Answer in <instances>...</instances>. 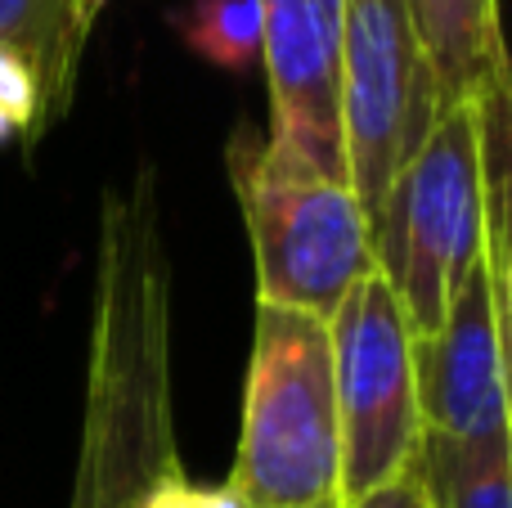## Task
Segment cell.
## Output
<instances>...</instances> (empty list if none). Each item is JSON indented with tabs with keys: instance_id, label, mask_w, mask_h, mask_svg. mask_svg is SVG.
I'll return each instance as SVG.
<instances>
[{
	"instance_id": "cell-1",
	"label": "cell",
	"mask_w": 512,
	"mask_h": 508,
	"mask_svg": "<svg viewBox=\"0 0 512 508\" xmlns=\"http://www.w3.org/2000/svg\"><path fill=\"white\" fill-rule=\"evenodd\" d=\"M337 396L328 320L256 302L239 450L225 482L248 508L337 504Z\"/></svg>"
},
{
	"instance_id": "cell-2",
	"label": "cell",
	"mask_w": 512,
	"mask_h": 508,
	"mask_svg": "<svg viewBox=\"0 0 512 508\" xmlns=\"http://www.w3.org/2000/svg\"><path fill=\"white\" fill-rule=\"evenodd\" d=\"M373 257L414 338L441 329L445 306L486 257L477 104L445 108L396 176L373 230Z\"/></svg>"
},
{
	"instance_id": "cell-3",
	"label": "cell",
	"mask_w": 512,
	"mask_h": 508,
	"mask_svg": "<svg viewBox=\"0 0 512 508\" xmlns=\"http://www.w3.org/2000/svg\"><path fill=\"white\" fill-rule=\"evenodd\" d=\"M230 180L256 261V302L328 315L378 270L373 234L351 185L310 171H274L261 158V135L239 131L230 144Z\"/></svg>"
},
{
	"instance_id": "cell-4",
	"label": "cell",
	"mask_w": 512,
	"mask_h": 508,
	"mask_svg": "<svg viewBox=\"0 0 512 508\" xmlns=\"http://www.w3.org/2000/svg\"><path fill=\"white\" fill-rule=\"evenodd\" d=\"M337 396V504L400 477L423 450V405L414 374V329L387 275L369 270L328 315Z\"/></svg>"
},
{
	"instance_id": "cell-5",
	"label": "cell",
	"mask_w": 512,
	"mask_h": 508,
	"mask_svg": "<svg viewBox=\"0 0 512 508\" xmlns=\"http://www.w3.org/2000/svg\"><path fill=\"white\" fill-rule=\"evenodd\" d=\"M337 108L346 185L373 234L396 176L441 117L432 63L405 0H342Z\"/></svg>"
},
{
	"instance_id": "cell-6",
	"label": "cell",
	"mask_w": 512,
	"mask_h": 508,
	"mask_svg": "<svg viewBox=\"0 0 512 508\" xmlns=\"http://www.w3.org/2000/svg\"><path fill=\"white\" fill-rule=\"evenodd\" d=\"M270 126L261 158L274 171H310L346 185L342 108V0H256Z\"/></svg>"
},
{
	"instance_id": "cell-7",
	"label": "cell",
	"mask_w": 512,
	"mask_h": 508,
	"mask_svg": "<svg viewBox=\"0 0 512 508\" xmlns=\"http://www.w3.org/2000/svg\"><path fill=\"white\" fill-rule=\"evenodd\" d=\"M427 437L490 446L512 441L508 419V275L481 257L445 306L436 333L414 338Z\"/></svg>"
},
{
	"instance_id": "cell-8",
	"label": "cell",
	"mask_w": 512,
	"mask_h": 508,
	"mask_svg": "<svg viewBox=\"0 0 512 508\" xmlns=\"http://www.w3.org/2000/svg\"><path fill=\"white\" fill-rule=\"evenodd\" d=\"M108 0H0V54L36 81L41 135L68 113L95 18Z\"/></svg>"
},
{
	"instance_id": "cell-9",
	"label": "cell",
	"mask_w": 512,
	"mask_h": 508,
	"mask_svg": "<svg viewBox=\"0 0 512 508\" xmlns=\"http://www.w3.org/2000/svg\"><path fill=\"white\" fill-rule=\"evenodd\" d=\"M405 5L432 63L441 113L477 104L486 90L508 81L499 0H405Z\"/></svg>"
},
{
	"instance_id": "cell-10",
	"label": "cell",
	"mask_w": 512,
	"mask_h": 508,
	"mask_svg": "<svg viewBox=\"0 0 512 508\" xmlns=\"http://www.w3.org/2000/svg\"><path fill=\"white\" fill-rule=\"evenodd\" d=\"M418 468L432 508H512V441L459 446L423 437Z\"/></svg>"
},
{
	"instance_id": "cell-11",
	"label": "cell",
	"mask_w": 512,
	"mask_h": 508,
	"mask_svg": "<svg viewBox=\"0 0 512 508\" xmlns=\"http://www.w3.org/2000/svg\"><path fill=\"white\" fill-rule=\"evenodd\" d=\"M180 41L212 68L252 72L261 63V9L256 0H185L171 14Z\"/></svg>"
},
{
	"instance_id": "cell-12",
	"label": "cell",
	"mask_w": 512,
	"mask_h": 508,
	"mask_svg": "<svg viewBox=\"0 0 512 508\" xmlns=\"http://www.w3.org/2000/svg\"><path fill=\"white\" fill-rule=\"evenodd\" d=\"M333 508H432V504H427L423 468L409 464L400 477H391V482L373 486L369 495H360V500H346V504H333Z\"/></svg>"
},
{
	"instance_id": "cell-13",
	"label": "cell",
	"mask_w": 512,
	"mask_h": 508,
	"mask_svg": "<svg viewBox=\"0 0 512 508\" xmlns=\"http://www.w3.org/2000/svg\"><path fill=\"white\" fill-rule=\"evenodd\" d=\"M68 508H90V468H86V459L77 455V473H72V500Z\"/></svg>"
},
{
	"instance_id": "cell-14",
	"label": "cell",
	"mask_w": 512,
	"mask_h": 508,
	"mask_svg": "<svg viewBox=\"0 0 512 508\" xmlns=\"http://www.w3.org/2000/svg\"><path fill=\"white\" fill-rule=\"evenodd\" d=\"M9 135H18V126H14V122H9V117H5V113H0V144H5V140H9Z\"/></svg>"
},
{
	"instance_id": "cell-15",
	"label": "cell",
	"mask_w": 512,
	"mask_h": 508,
	"mask_svg": "<svg viewBox=\"0 0 512 508\" xmlns=\"http://www.w3.org/2000/svg\"><path fill=\"white\" fill-rule=\"evenodd\" d=\"M328 508H333V504H328Z\"/></svg>"
}]
</instances>
